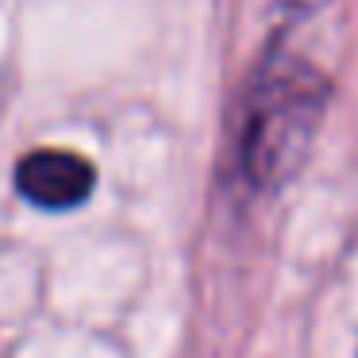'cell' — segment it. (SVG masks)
<instances>
[{"label":"cell","mask_w":358,"mask_h":358,"mask_svg":"<svg viewBox=\"0 0 358 358\" xmlns=\"http://www.w3.org/2000/svg\"><path fill=\"white\" fill-rule=\"evenodd\" d=\"M327 104V85L312 66L278 58L262 70L247 101L243 124V170L255 185H281L312 147Z\"/></svg>","instance_id":"obj_1"},{"label":"cell","mask_w":358,"mask_h":358,"mask_svg":"<svg viewBox=\"0 0 358 358\" xmlns=\"http://www.w3.org/2000/svg\"><path fill=\"white\" fill-rule=\"evenodd\" d=\"M96 185V170L89 158L73 150H31L16 166V189L31 204L50 212H66L89 201Z\"/></svg>","instance_id":"obj_2"}]
</instances>
